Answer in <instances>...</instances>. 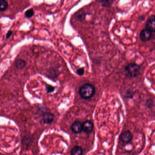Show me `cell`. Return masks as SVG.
<instances>
[{"label":"cell","instance_id":"obj_1","mask_svg":"<svg viewBox=\"0 0 155 155\" xmlns=\"http://www.w3.org/2000/svg\"><path fill=\"white\" fill-rule=\"evenodd\" d=\"M79 93L82 98L89 99L91 98L95 93V88L93 85L85 83L79 88Z\"/></svg>","mask_w":155,"mask_h":155},{"label":"cell","instance_id":"obj_2","mask_svg":"<svg viewBox=\"0 0 155 155\" xmlns=\"http://www.w3.org/2000/svg\"><path fill=\"white\" fill-rule=\"evenodd\" d=\"M140 66L135 63H131L126 66L125 72L130 78H134L140 74Z\"/></svg>","mask_w":155,"mask_h":155},{"label":"cell","instance_id":"obj_3","mask_svg":"<svg viewBox=\"0 0 155 155\" xmlns=\"http://www.w3.org/2000/svg\"><path fill=\"white\" fill-rule=\"evenodd\" d=\"M152 32L147 28L141 30L140 33V39L142 42H147L150 40L152 37Z\"/></svg>","mask_w":155,"mask_h":155},{"label":"cell","instance_id":"obj_4","mask_svg":"<svg viewBox=\"0 0 155 155\" xmlns=\"http://www.w3.org/2000/svg\"><path fill=\"white\" fill-rule=\"evenodd\" d=\"M71 128L73 133L79 134L83 131V124L80 121H74L71 125Z\"/></svg>","mask_w":155,"mask_h":155},{"label":"cell","instance_id":"obj_5","mask_svg":"<svg viewBox=\"0 0 155 155\" xmlns=\"http://www.w3.org/2000/svg\"><path fill=\"white\" fill-rule=\"evenodd\" d=\"M132 138L131 133L129 131L122 132L120 136V139L124 143H128L130 142Z\"/></svg>","mask_w":155,"mask_h":155},{"label":"cell","instance_id":"obj_6","mask_svg":"<svg viewBox=\"0 0 155 155\" xmlns=\"http://www.w3.org/2000/svg\"><path fill=\"white\" fill-rule=\"evenodd\" d=\"M146 28L152 32H155V15H152L149 17L146 21Z\"/></svg>","mask_w":155,"mask_h":155},{"label":"cell","instance_id":"obj_7","mask_svg":"<svg viewBox=\"0 0 155 155\" xmlns=\"http://www.w3.org/2000/svg\"><path fill=\"white\" fill-rule=\"evenodd\" d=\"M93 124L90 121H86L83 123V131L85 133H90L93 129Z\"/></svg>","mask_w":155,"mask_h":155},{"label":"cell","instance_id":"obj_8","mask_svg":"<svg viewBox=\"0 0 155 155\" xmlns=\"http://www.w3.org/2000/svg\"><path fill=\"white\" fill-rule=\"evenodd\" d=\"M54 116L53 114L50 112L44 113L42 116V120L44 123L50 124L54 120Z\"/></svg>","mask_w":155,"mask_h":155},{"label":"cell","instance_id":"obj_9","mask_svg":"<svg viewBox=\"0 0 155 155\" xmlns=\"http://www.w3.org/2000/svg\"><path fill=\"white\" fill-rule=\"evenodd\" d=\"M87 14L83 10H80L75 15V18L79 22H82L85 20Z\"/></svg>","mask_w":155,"mask_h":155},{"label":"cell","instance_id":"obj_10","mask_svg":"<svg viewBox=\"0 0 155 155\" xmlns=\"http://www.w3.org/2000/svg\"><path fill=\"white\" fill-rule=\"evenodd\" d=\"M83 150L82 147L78 146H74L71 150V154L73 155H81L83 154Z\"/></svg>","mask_w":155,"mask_h":155},{"label":"cell","instance_id":"obj_11","mask_svg":"<svg viewBox=\"0 0 155 155\" xmlns=\"http://www.w3.org/2000/svg\"><path fill=\"white\" fill-rule=\"evenodd\" d=\"M15 67L18 69H22L26 66V62L22 59H18L15 62Z\"/></svg>","mask_w":155,"mask_h":155},{"label":"cell","instance_id":"obj_12","mask_svg":"<svg viewBox=\"0 0 155 155\" xmlns=\"http://www.w3.org/2000/svg\"><path fill=\"white\" fill-rule=\"evenodd\" d=\"M8 3L6 0H0V11L1 12L5 11L8 7Z\"/></svg>","mask_w":155,"mask_h":155},{"label":"cell","instance_id":"obj_13","mask_svg":"<svg viewBox=\"0 0 155 155\" xmlns=\"http://www.w3.org/2000/svg\"><path fill=\"white\" fill-rule=\"evenodd\" d=\"M34 10L32 8L28 9L26 11L25 13V16L27 18H31L34 16Z\"/></svg>","mask_w":155,"mask_h":155},{"label":"cell","instance_id":"obj_14","mask_svg":"<svg viewBox=\"0 0 155 155\" xmlns=\"http://www.w3.org/2000/svg\"><path fill=\"white\" fill-rule=\"evenodd\" d=\"M55 90V88L52 87L50 85H47L46 86V90H47V93H52Z\"/></svg>","mask_w":155,"mask_h":155},{"label":"cell","instance_id":"obj_15","mask_svg":"<svg viewBox=\"0 0 155 155\" xmlns=\"http://www.w3.org/2000/svg\"><path fill=\"white\" fill-rule=\"evenodd\" d=\"M77 73L79 76H83V75L84 73V70L83 68H81L78 69L77 70Z\"/></svg>","mask_w":155,"mask_h":155},{"label":"cell","instance_id":"obj_16","mask_svg":"<svg viewBox=\"0 0 155 155\" xmlns=\"http://www.w3.org/2000/svg\"><path fill=\"white\" fill-rule=\"evenodd\" d=\"M12 34H13V32H12V31H8V32H7V33H6V35L5 38H6V39H9L10 37L12 36Z\"/></svg>","mask_w":155,"mask_h":155},{"label":"cell","instance_id":"obj_17","mask_svg":"<svg viewBox=\"0 0 155 155\" xmlns=\"http://www.w3.org/2000/svg\"><path fill=\"white\" fill-rule=\"evenodd\" d=\"M147 103L146 104H147V106L148 107H151V105H152V100H148L147 101Z\"/></svg>","mask_w":155,"mask_h":155},{"label":"cell","instance_id":"obj_18","mask_svg":"<svg viewBox=\"0 0 155 155\" xmlns=\"http://www.w3.org/2000/svg\"><path fill=\"white\" fill-rule=\"evenodd\" d=\"M140 20H141V19H142V20H144V17H141L140 18Z\"/></svg>","mask_w":155,"mask_h":155},{"label":"cell","instance_id":"obj_19","mask_svg":"<svg viewBox=\"0 0 155 155\" xmlns=\"http://www.w3.org/2000/svg\"><path fill=\"white\" fill-rule=\"evenodd\" d=\"M109 0H103V1H109Z\"/></svg>","mask_w":155,"mask_h":155}]
</instances>
